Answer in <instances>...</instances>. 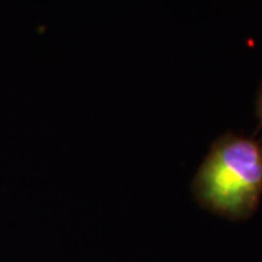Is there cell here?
I'll return each mask as SVG.
<instances>
[{"label":"cell","instance_id":"obj_2","mask_svg":"<svg viewBox=\"0 0 262 262\" xmlns=\"http://www.w3.org/2000/svg\"><path fill=\"white\" fill-rule=\"evenodd\" d=\"M255 113H256V118H258V122H259V125L262 127V83H261V86H259L258 95H256Z\"/></svg>","mask_w":262,"mask_h":262},{"label":"cell","instance_id":"obj_1","mask_svg":"<svg viewBox=\"0 0 262 262\" xmlns=\"http://www.w3.org/2000/svg\"><path fill=\"white\" fill-rule=\"evenodd\" d=\"M191 192L211 214L233 222L251 219L262 198V141L230 131L217 137L192 178Z\"/></svg>","mask_w":262,"mask_h":262}]
</instances>
